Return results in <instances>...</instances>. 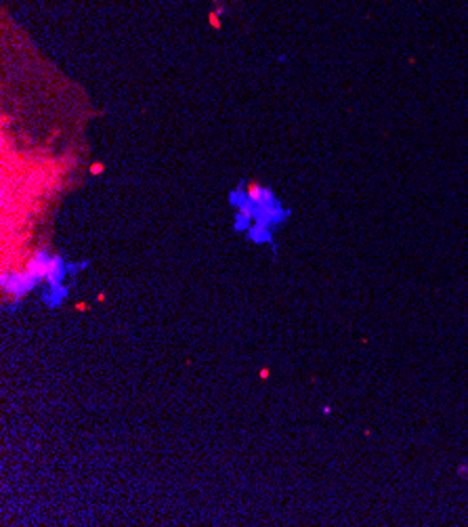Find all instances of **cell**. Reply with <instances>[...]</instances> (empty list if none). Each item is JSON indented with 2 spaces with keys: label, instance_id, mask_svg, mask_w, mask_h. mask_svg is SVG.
<instances>
[{
  "label": "cell",
  "instance_id": "6da1fadb",
  "mask_svg": "<svg viewBox=\"0 0 468 527\" xmlns=\"http://www.w3.org/2000/svg\"><path fill=\"white\" fill-rule=\"evenodd\" d=\"M36 286H38V278L32 275L27 269H25V271H17V273H9L7 280L3 282L5 292L11 294V299H13L15 303L21 301L23 296H25L27 292L34 290Z\"/></svg>",
  "mask_w": 468,
  "mask_h": 527
},
{
  "label": "cell",
  "instance_id": "7a4b0ae2",
  "mask_svg": "<svg viewBox=\"0 0 468 527\" xmlns=\"http://www.w3.org/2000/svg\"><path fill=\"white\" fill-rule=\"evenodd\" d=\"M51 256H53V254H49V248H47V246L38 248L34 254H32V256L27 258L25 269H27L32 275H36V278H38V282H47V275H49V260H51Z\"/></svg>",
  "mask_w": 468,
  "mask_h": 527
},
{
  "label": "cell",
  "instance_id": "3957f363",
  "mask_svg": "<svg viewBox=\"0 0 468 527\" xmlns=\"http://www.w3.org/2000/svg\"><path fill=\"white\" fill-rule=\"evenodd\" d=\"M68 265L63 262V258L59 254H53L49 260V275H47V284L49 286H59L63 284V278L68 275Z\"/></svg>",
  "mask_w": 468,
  "mask_h": 527
},
{
  "label": "cell",
  "instance_id": "277c9868",
  "mask_svg": "<svg viewBox=\"0 0 468 527\" xmlns=\"http://www.w3.org/2000/svg\"><path fill=\"white\" fill-rule=\"evenodd\" d=\"M248 236H250V240H252V242H256V244L271 242V232H269V227L258 225V223L250 225V229H248Z\"/></svg>",
  "mask_w": 468,
  "mask_h": 527
},
{
  "label": "cell",
  "instance_id": "5b68a950",
  "mask_svg": "<svg viewBox=\"0 0 468 527\" xmlns=\"http://www.w3.org/2000/svg\"><path fill=\"white\" fill-rule=\"evenodd\" d=\"M250 221H252V219H248V217H244V215H238L236 229H250Z\"/></svg>",
  "mask_w": 468,
  "mask_h": 527
},
{
  "label": "cell",
  "instance_id": "8992f818",
  "mask_svg": "<svg viewBox=\"0 0 468 527\" xmlns=\"http://www.w3.org/2000/svg\"><path fill=\"white\" fill-rule=\"evenodd\" d=\"M90 173H93V175H101V173H103V164H93Z\"/></svg>",
  "mask_w": 468,
  "mask_h": 527
},
{
  "label": "cell",
  "instance_id": "52a82bcc",
  "mask_svg": "<svg viewBox=\"0 0 468 527\" xmlns=\"http://www.w3.org/2000/svg\"><path fill=\"white\" fill-rule=\"evenodd\" d=\"M269 376H271V370H269V368H262V370H260V378H262V380H267Z\"/></svg>",
  "mask_w": 468,
  "mask_h": 527
},
{
  "label": "cell",
  "instance_id": "ba28073f",
  "mask_svg": "<svg viewBox=\"0 0 468 527\" xmlns=\"http://www.w3.org/2000/svg\"><path fill=\"white\" fill-rule=\"evenodd\" d=\"M86 309H88V307H86L84 303H78V305H76V311H86Z\"/></svg>",
  "mask_w": 468,
  "mask_h": 527
}]
</instances>
